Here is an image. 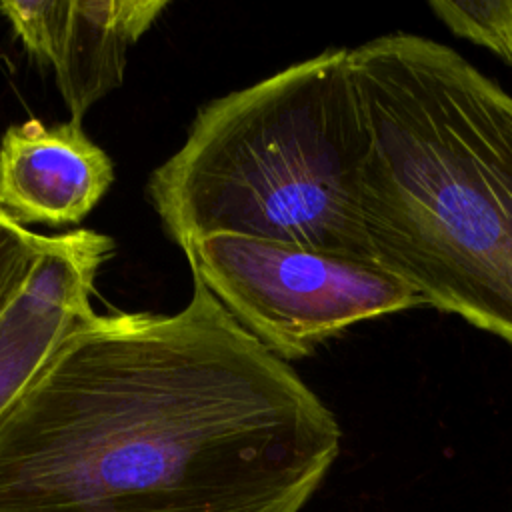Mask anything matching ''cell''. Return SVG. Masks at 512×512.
<instances>
[{
    "mask_svg": "<svg viewBox=\"0 0 512 512\" xmlns=\"http://www.w3.org/2000/svg\"><path fill=\"white\" fill-rule=\"evenodd\" d=\"M58 236H44L20 224L0 206V318L20 296Z\"/></svg>",
    "mask_w": 512,
    "mask_h": 512,
    "instance_id": "9",
    "label": "cell"
},
{
    "mask_svg": "<svg viewBox=\"0 0 512 512\" xmlns=\"http://www.w3.org/2000/svg\"><path fill=\"white\" fill-rule=\"evenodd\" d=\"M182 252L192 278L286 362L312 354L348 326L426 306L376 260L238 234H210Z\"/></svg>",
    "mask_w": 512,
    "mask_h": 512,
    "instance_id": "4",
    "label": "cell"
},
{
    "mask_svg": "<svg viewBox=\"0 0 512 512\" xmlns=\"http://www.w3.org/2000/svg\"><path fill=\"white\" fill-rule=\"evenodd\" d=\"M350 66L372 258L426 306L512 344V94L406 32L350 48Z\"/></svg>",
    "mask_w": 512,
    "mask_h": 512,
    "instance_id": "2",
    "label": "cell"
},
{
    "mask_svg": "<svg viewBox=\"0 0 512 512\" xmlns=\"http://www.w3.org/2000/svg\"><path fill=\"white\" fill-rule=\"evenodd\" d=\"M340 426L196 278L94 312L0 414V512H300Z\"/></svg>",
    "mask_w": 512,
    "mask_h": 512,
    "instance_id": "1",
    "label": "cell"
},
{
    "mask_svg": "<svg viewBox=\"0 0 512 512\" xmlns=\"http://www.w3.org/2000/svg\"><path fill=\"white\" fill-rule=\"evenodd\" d=\"M428 6L452 34L512 66V0H432Z\"/></svg>",
    "mask_w": 512,
    "mask_h": 512,
    "instance_id": "8",
    "label": "cell"
},
{
    "mask_svg": "<svg viewBox=\"0 0 512 512\" xmlns=\"http://www.w3.org/2000/svg\"><path fill=\"white\" fill-rule=\"evenodd\" d=\"M114 182L110 156L82 122L12 124L0 138V206L20 224L82 222Z\"/></svg>",
    "mask_w": 512,
    "mask_h": 512,
    "instance_id": "7",
    "label": "cell"
},
{
    "mask_svg": "<svg viewBox=\"0 0 512 512\" xmlns=\"http://www.w3.org/2000/svg\"><path fill=\"white\" fill-rule=\"evenodd\" d=\"M364 152L350 48H330L204 104L146 192L182 250L238 234L374 260L360 212Z\"/></svg>",
    "mask_w": 512,
    "mask_h": 512,
    "instance_id": "3",
    "label": "cell"
},
{
    "mask_svg": "<svg viewBox=\"0 0 512 512\" xmlns=\"http://www.w3.org/2000/svg\"><path fill=\"white\" fill-rule=\"evenodd\" d=\"M112 252L106 234L84 228L58 234L56 246L0 318V414L68 334L96 312L94 280Z\"/></svg>",
    "mask_w": 512,
    "mask_h": 512,
    "instance_id": "6",
    "label": "cell"
},
{
    "mask_svg": "<svg viewBox=\"0 0 512 512\" xmlns=\"http://www.w3.org/2000/svg\"><path fill=\"white\" fill-rule=\"evenodd\" d=\"M170 6L166 0H32L0 2L26 52L54 70L70 120L124 78L126 54Z\"/></svg>",
    "mask_w": 512,
    "mask_h": 512,
    "instance_id": "5",
    "label": "cell"
}]
</instances>
